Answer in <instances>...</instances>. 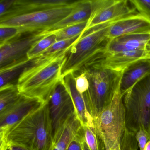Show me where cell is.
Segmentation results:
<instances>
[{
    "label": "cell",
    "mask_w": 150,
    "mask_h": 150,
    "mask_svg": "<svg viewBox=\"0 0 150 150\" xmlns=\"http://www.w3.org/2000/svg\"><path fill=\"white\" fill-rule=\"evenodd\" d=\"M57 42V36L55 33H50V35L38 41L32 47L28 53V58L30 59L41 56Z\"/></svg>",
    "instance_id": "cell-22"
},
{
    "label": "cell",
    "mask_w": 150,
    "mask_h": 150,
    "mask_svg": "<svg viewBox=\"0 0 150 150\" xmlns=\"http://www.w3.org/2000/svg\"><path fill=\"white\" fill-rule=\"evenodd\" d=\"M150 32V20L137 13L120 19L110 26V40L128 34Z\"/></svg>",
    "instance_id": "cell-14"
},
{
    "label": "cell",
    "mask_w": 150,
    "mask_h": 150,
    "mask_svg": "<svg viewBox=\"0 0 150 150\" xmlns=\"http://www.w3.org/2000/svg\"><path fill=\"white\" fill-rule=\"evenodd\" d=\"M8 150H30L22 146L18 145H12L9 146Z\"/></svg>",
    "instance_id": "cell-32"
},
{
    "label": "cell",
    "mask_w": 150,
    "mask_h": 150,
    "mask_svg": "<svg viewBox=\"0 0 150 150\" xmlns=\"http://www.w3.org/2000/svg\"><path fill=\"white\" fill-rule=\"evenodd\" d=\"M150 75V59L139 60L128 67L123 72L119 90L123 96L136 84Z\"/></svg>",
    "instance_id": "cell-16"
},
{
    "label": "cell",
    "mask_w": 150,
    "mask_h": 150,
    "mask_svg": "<svg viewBox=\"0 0 150 150\" xmlns=\"http://www.w3.org/2000/svg\"><path fill=\"white\" fill-rule=\"evenodd\" d=\"M67 50L52 55H42L40 60L19 78L17 86L21 93L46 102L62 79L61 70Z\"/></svg>",
    "instance_id": "cell-2"
},
{
    "label": "cell",
    "mask_w": 150,
    "mask_h": 150,
    "mask_svg": "<svg viewBox=\"0 0 150 150\" xmlns=\"http://www.w3.org/2000/svg\"><path fill=\"white\" fill-rule=\"evenodd\" d=\"M74 1L69 0H15L10 9L0 20L30 13L41 10L70 5Z\"/></svg>",
    "instance_id": "cell-13"
},
{
    "label": "cell",
    "mask_w": 150,
    "mask_h": 150,
    "mask_svg": "<svg viewBox=\"0 0 150 150\" xmlns=\"http://www.w3.org/2000/svg\"><path fill=\"white\" fill-rule=\"evenodd\" d=\"M130 1L139 13L150 20V1L131 0Z\"/></svg>",
    "instance_id": "cell-28"
},
{
    "label": "cell",
    "mask_w": 150,
    "mask_h": 150,
    "mask_svg": "<svg viewBox=\"0 0 150 150\" xmlns=\"http://www.w3.org/2000/svg\"><path fill=\"white\" fill-rule=\"evenodd\" d=\"M117 21L96 26L84 32L66 53L61 70L62 78L70 73H79L99 57L109 41L110 26Z\"/></svg>",
    "instance_id": "cell-3"
},
{
    "label": "cell",
    "mask_w": 150,
    "mask_h": 150,
    "mask_svg": "<svg viewBox=\"0 0 150 150\" xmlns=\"http://www.w3.org/2000/svg\"><path fill=\"white\" fill-rule=\"evenodd\" d=\"M144 150H150V140L146 143Z\"/></svg>",
    "instance_id": "cell-35"
},
{
    "label": "cell",
    "mask_w": 150,
    "mask_h": 150,
    "mask_svg": "<svg viewBox=\"0 0 150 150\" xmlns=\"http://www.w3.org/2000/svg\"><path fill=\"white\" fill-rule=\"evenodd\" d=\"M45 102L40 99L21 95L5 110L0 112V141L9 130L28 115L41 108Z\"/></svg>",
    "instance_id": "cell-11"
},
{
    "label": "cell",
    "mask_w": 150,
    "mask_h": 150,
    "mask_svg": "<svg viewBox=\"0 0 150 150\" xmlns=\"http://www.w3.org/2000/svg\"><path fill=\"white\" fill-rule=\"evenodd\" d=\"M50 34L47 31L20 32L0 45V70L29 59L28 54L30 49Z\"/></svg>",
    "instance_id": "cell-8"
},
{
    "label": "cell",
    "mask_w": 150,
    "mask_h": 150,
    "mask_svg": "<svg viewBox=\"0 0 150 150\" xmlns=\"http://www.w3.org/2000/svg\"><path fill=\"white\" fill-rule=\"evenodd\" d=\"M108 150H116V149H110Z\"/></svg>",
    "instance_id": "cell-37"
},
{
    "label": "cell",
    "mask_w": 150,
    "mask_h": 150,
    "mask_svg": "<svg viewBox=\"0 0 150 150\" xmlns=\"http://www.w3.org/2000/svg\"><path fill=\"white\" fill-rule=\"evenodd\" d=\"M146 50L149 53H150V37L146 43Z\"/></svg>",
    "instance_id": "cell-34"
},
{
    "label": "cell",
    "mask_w": 150,
    "mask_h": 150,
    "mask_svg": "<svg viewBox=\"0 0 150 150\" xmlns=\"http://www.w3.org/2000/svg\"><path fill=\"white\" fill-rule=\"evenodd\" d=\"M150 37V32L128 34L117 37L109 40L101 55L146 50V43Z\"/></svg>",
    "instance_id": "cell-15"
},
{
    "label": "cell",
    "mask_w": 150,
    "mask_h": 150,
    "mask_svg": "<svg viewBox=\"0 0 150 150\" xmlns=\"http://www.w3.org/2000/svg\"><path fill=\"white\" fill-rule=\"evenodd\" d=\"M88 21L81 23L66 27L54 32L57 36V42L69 39L79 35L84 34L86 30Z\"/></svg>",
    "instance_id": "cell-23"
},
{
    "label": "cell",
    "mask_w": 150,
    "mask_h": 150,
    "mask_svg": "<svg viewBox=\"0 0 150 150\" xmlns=\"http://www.w3.org/2000/svg\"><path fill=\"white\" fill-rule=\"evenodd\" d=\"M92 11L91 0L79 1L72 12L66 18L50 29L47 32L54 33L66 27L88 21L91 17Z\"/></svg>",
    "instance_id": "cell-18"
},
{
    "label": "cell",
    "mask_w": 150,
    "mask_h": 150,
    "mask_svg": "<svg viewBox=\"0 0 150 150\" xmlns=\"http://www.w3.org/2000/svg\"><path fill=\"white\" fill-rule=\"evenodd\" d=\"M78 75H75V86L78 91L81 94L86 93L89 87V82L84 72L80 73Z\"/></svg>",
    "instance_id": "cell-29"
},
{
    "label": "cell",
    "mask_w": 150,
    "mask_h": 150,
    "mask_svg": "<svg viewBox=\"0 0 150 150\" xmlns=\"http://www.w3.org/2000/svg\"><path fill=\"white\" fill-rule=\"evenodd\" d=\"M91 2L92 14L86 31L96 26L138 13L130 1L91 0Z\"/></svg>",
    "instance_id": "cell-10"
},
{
    "label": "cell",
    "mask_w": 150,
    "mask_h": 150,
    "mask_svg": "<svg viewBox=\"0 0 150 150\" xmlns=\"http://www.w3.org/2000/svg\"><path fill=\"white\" fill-rule=\"evenodd\" d=\"M82 146H83L84 150H91L90 148H89V146H88L86 142L85 141V138H84V139L82 141Z\"/></svg>",
    "instance_id": "cell-33"
},
{
    "label": "cell",
    "mask_w": 150,
    "mask_h": 150,
    "mask_svg": "<svg viewBox=\"0 0 150 150\" xmlns=\"http://www.w3.org/2000/svg\"><path fill=\"white\" fill-rule=\"evenodd\" d=\"M81 72L86 74L89 82L88 89L82 95L88 110L93 119L112 101L119 90L123 71L90 65Z\"/></svg>",
    "instance_id": "cell-4"
},
{
    "label": "cell",
    "mask_w": 150,
    "mask_h": 150,
    "mask_svg": "<svg viewBox=\"0 0 150 150\" xmlns=\"http://www.w3.org/2000/svg\"><path fill=\"white\" fill-rule=\"evenodd\" d=\"M123 97L119 89L109 105L93 119L94 128L104 142L106 150H121L120 144L129 132Z\"/></svg>",
    "instance_id": "cell-5"
},
{
    "label": "cell",
    "mask_w": 150,
    "mask_h": 150,
    "mask_svg": "<svg viewBox=\"0 0 150 150\" xmlns=\"http://www.w3.org/2000/svg\"><path fill=\"white\" fill-rule=\"evenodd\" d=\"M42 55L34 58L19 62L0 70V89L11 86L17 85L21 75L27 69L37 63Z\"/></svg>",
    "instance_id": "cell-19"
},
{
    "label": "cell",
    "mask_w": 150,
    "mask_h": 150,
    "mask_svg": "<svg viewBox=\"0 0 150 150\" xmlns=\"http://www.w3.org/2000/svg\"><path fill=\"white\" fill-rule=\"evenodd\" d=\"M47 102L55 143L68 120L76 113L72 99L62 79L52 92Z\"/></svg>",
    "instance_id": "cell-9"
},
{
    "label": "cell",
    "mask_w": 150,
    "mask_h": 150,
    "mask_svg": "<svg viewBox=\"0 0 150 150\" xmlns=\"http://www.w3.org/2000/svg\"><path fill=\"white\" fill-rule=\"evenodd\" d=\"M15 0H1L0 1V16L6 13L12 7Z\"/></svg>",
    "instance_id": "cell-31"
},
{
    "label": "cell",
    "mask_w": 150,
    "mask_h": 150,
    "mask_svg": "<svg viewBox=\"0 0 150 150\" xmlns=\"http://www.w3.org/2000/svg\"><path fill=\"white\" fill-rule=\"evenodd\" d=\"M85 140L91 150H106L104 142L93 127L84 126Z\"/></svg>",
    "instance_id": "cell-24"
},
{
    "label": "cell",
    "mask_w": 150,
    "mask_h": 150,
    "mask_svg": "<svg viewBox=\"0 0 150 150\" xmlns=\"http://www.w3.org/2000/svg\"><path fill=\"white\" fill-rule=\"evenodd\" d=\"M78 1L64 6L41 10L0 20V27L19 28L21 32L47 31L68 16L76 7Z\"/></svg>",
    "instance_id": "cell-7"
},
{
    "label": "cell",
    "mask_w": 150,
    "mask_h": 150,
    "mask_svg": "<svg viewBox=\"0 0 150 150\" xmlns=\"http://www.w3.org/2000/svg\"><path fill=\"white\" fill-rule=\"evenodd\" d=\"M146 59H150V53L146 50L115 52L102 54L89 66L117 71H123L135 62Z\"/></svg>",
    "instance_id": "cell-12"
},
{
    "label": "cell",
    "mask_w": 150,
    "mask_h": 150,
    "mask_svg": "<svg viewBox=\"0 0 150 150\" xmlns=\"http://www.w3.org/2000/svg\"><path fill=\"white\" fill-rule=\"evenodd\" d=\"M21 32L16 27H0V45L6 42Z\"/></svg>",
    "instance_id": "cell-26"
},
{
    "label": "cell",
    "mask_w": 150,
    "mask_h": 150,
    "mask_svg": "<svg viewBox=\"0 0 150 150\" xmlns=\"http://www.w3.org/2000/svg\"><path fill=\"white\" fill-rule=\"evenodd\" d=\"M84 126L81 125L78 133L73 138L66 150H84L82 141L84 139Z\"/></svg>",
    "instance_id": "cell-27"
},
{
    "label": "cell",
    "mask_w": 150,
    "mask_h": 150,
    "mask_svg": "<svg viewBox=\"0 0 150 150\" xmlns=\"http://www.w3.org/2000/svg\"><path fill=\"white\" fill-rule=\"evenodd\" d=\"M136 137L138 143L139 150H144L146 144L150 140L147 131L144 129H141L136 133Z\"/></svg>",
    "instance_id": "cell-30"
},
{
    "label": "cell",
    "mask_w": 150,
    "mask_h": 150,
    "mask_svg": "<svg viewBox=\"0 0 150 150\" xmlns=\"http://www.w3.org/2000/svg\"><path fill=\"white\" fill-rule=\"evenodd\" d=\"M76 113L74 114L64 127L54 143L52 150H66L68 144L78 133L82 125Z\"/></svg>",
    "instance_id": "cell-20"
},
{
    "label": "cell",
    "mask_w": 150,
    "mask_h": 150,
    "mask_svg": "<svg viewBox=\"0 0 150 150\" xmlns=\"http://www.w3.org/2000/svg\"><path fill=\"white\" fill-rule=\"evenodd\" d=\"M0 143V150H8L12 145L30 150H52L54 143L48 102L15 125Z\"/></svg>",
    "instance_id": "cell-1"
},
{
    "label": "cell",
    "mask_w": 150,
    "mask_h": 150,
    "mask_svg": "<svg viewBox=\"0 0 150 150\" xmlns=\"http://www.w3.org/2000/svg\"><path fill=\"white\" fill-rule=\"evenodd\" d=\"M147 132H148V134H149V137L150 138V122L149 123V126H148V129H147Z\"/></svg>",
    "instance_id": "cell-36"
},
{
    "label": "cell",
    "mask_w": 150,
    "mask_h": 150,
    "mask_svg": "<svg viewBox=\"0 0 150 150\" xmlns=\"http://www.w3.org/2000/svg\"><path fill=\"white\" fill-rule=\"evenodd\" d=\"M83 35V34H82L69 39L57 42L48 48L42 55H52L67 50L75 43L77 42L81 38Z\"/></svg>",
    "instance_id": "cell-25"
},
{
    "label": "cell",
    "mask_w": 150,
    "mask_h": 150,
    "mask_svg": "<svg viewBox=\"0 0 150 150\" xmlns=\"http://www.w3.org/2000/svg\"><path fill=\"white\" fill-rule=\"evenodd\" d=\"M74 78V74L71 72L62 77V80L71 97L76 115L82 125L93 127V118L88 110L83 96L76 88Z\"/></svg>",
    "instance_id": "cell-17"
},
{
    "label": "cell",
    "mask_w": 150,
    "mask_h": 150,
    "mask_svg": "<svg viewBox=\"0 0 150 150\" xmlns=\"http://www.w3.org/2000/svg\"><path fill=\"white\" fill-rule=\"evenodd\" d=\"M124 96L127 129L135 134L141 129L147 131L150 122V75L138 82Z\"/></svg>",
    "instance_id": "cell-6"
},
{
    "label": "cell",
    "mask_w": 150,
    "mask_h": 150,
    "mask_svg": "<svg viewBox=\"0 0 150 150\" xmlns=\"http://www.w3.org/2000/svg\"><path fill=\"white\" fill-rule=\"evenodd\" d=\"M21 95L17 85L9 86L0 89V112L13 103Z\"/></svg>",
    "instance_id": "cell-21"
}]
</instances>
